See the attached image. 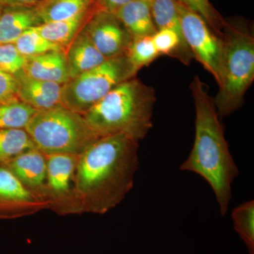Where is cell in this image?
<instances>
[{"instance_id": "6da1fadb", "label": "cell", "mask_w": 254, "mask_h": 254, "mask_svg": "<svg viewBox=\"0 0 254 254\" xmlns=\"http://www.w3.org/2000/svg\"><path fill=\"white\" fill-rule=\"evenodd\" d=\"M138 143L125 134L102 136L80 155L76 184L84 213L103 215L125 199L139 165Z\"/></svg>"}, {"instance_id": "7a4b0ae2", "label": "cell", "mask_w": 254, "mask_h": 254, "mask_svg": "<svg viewBox=\"0 0 254 254\" xmlns=\"http://www.w3.org/2000/svg\"><path fill=\"white\" fill-rule=\"evenodd\" d=\"M190 89L195 105V139L180 170L197 174L208 182L215 193L220 213L225 215L231 200L232 185L239 169L229 149L208 86L197 75Z\"/></svg>"}, {"instance_id": "3957f363", "label": "cell", "mask_w": 254, "mask_h": 254, "mask_svg": "<svg viewBox=\"0 0 254 254\" xmlns=\"http://www.w3.org/2000/svg\"><path fill=\"white\" fill-rule=\"evenodd\" d=\"M155 91L136 77L120 83L83 115L99 137L125 134L139 142L151 129Z\"/></svg>"}, {"instance_id": "277c9868", "label": "cell", "mask_w": 254, "mask_h": 254, "mask_svg": "<svg viewBox=\"0 0 254 254\" xmlns=\"http://www.w3.org/2000/svg\"><path fill=\"white\" fill-rule=\"evenodd\" d=\"M221 81L213 99L219 118L242 107L254 80V37L242 23L225 22L222 30Z\"/></svg>"}, {"instance_id": "5b68a950", "label": "cell", "mask_w": 254, "mask_h": 254, "mask_svg": "<svg viewBox=\"0 0 254 254\" xmlns=\"http://www.w3.org/2000/svg\"><path fill=\"white\" fill-rule=\"evenodd\" d=\"M25 130L45 155L79 156L100 138L83 115L62 105L37 112Z\"/></svg>"}, {"instance_id": "8992f818", "label": "cell", "mask_w": 254, "mask_h": 254, "mask_svg": "<svg viewBox=\"0 0 254 254\" xmlns=\"http://www.w3.org/2000/svg\"><path fill=\"white\" fill-rule=\"evenodd\" d=\"M136 76L126 53L110 58L63 84L61 105L83 115L115 87Z\"/></svg>"}, {"instance_id": "52a82bcc", "label": "cell", "mask_w": 254, "mask_h": 254, "mask_svg": "<svg viewBox=\"0 0 254 254\" xmlns=\"http://www.w3.org/2000/svg\"><path fill=\"white\" fill-rule=\"evenodd\" d=\"M46 155V194L50 210L60 215L84 213L76 184L80 155Z\"/></svg>"}, {"instance_id": "ba28073f", "label": "cell", "mask_w": 254, "mask_h": 254, "mask_svg": "<svg viewBox=\"0 0 254 254\" xmlns=\"http://www.w3.org/2000/svg\"><path fill=\"white\" fill-rule=\"evenodd\" d=\"M184 39L193 59L213 75L218 86L221 81L222 42L199 15L178 2Z\"/></svg>"}, {"instance_id": "9c48e42d", "label": "cell", "mask_w": 254, "mask_h": 254, "mask_svg": "<svg viewBox=\"0 0 254 254\" xmlns=\"http://www.w3.org/2000/svg\"><path fill=\"white\" fill-rule=\"evenodd\" d=\"M46 209H50L48 202L28 190L0 163V219L22 218Z\"/></svg>"}, {"instance_id": "30bf717a", "label": "cell", "mask_w": 254, "mask_h": 254, "mask_svg": "<svg viewBox=\"0 0 254 254\" xmlns=\"http://www.w3.org/2000/svg\"><path fill=\"white\" fill-rule=\"evenodd\" d=\"M84 28L95 48L106 59L125 54L133 41L114 13L98 11Z\"/></svg>"}, {"instance_id": "8fae6325", "label": "cell", "mask_w": 254, "mask_h": 254, "mask_svg": "<svg viewBox=\"0 0 254 254\" xmlns=\"http://www.w3.org/2000/svg\"><path fill=\"white\" fill-rule=\"evenodd\" d=\"M3 165L9 169L28 190L48 201L47 158L44 153L34 148L21 153Z\"/></svg>"}, {"instance_id": "7c38bea8", "label": "cell", "mask_w": 254, "mask_h": 254, "mask_svg": "<svg viewBox=\"0 0 254 254\" xmlns=\"http://www.w3.org/2000/svg\"><path fill=\"white\" fill-rule=\"evenodd\" d=\"M15 76L18 83V99L37 111L61 105L63 85L30 77L23 71Z\"/></svg>"}, {"instance_id": "4fadbf2b", "label": "cell", "mask_w": 254, "mask_h": 254, "mask_svg": "<svg viewBox=\"0 0 254 254\" xmlns=\"http://www.w3.org/2000/svg\"><path fill=\"white\" fill-rule=\"evenodd\" d=\"M23 71L27 76L36 79L64 84L70 79L66 50L26 58Z\"/></svg>"}, {"instance_id": "5bb4252c", "label": "cell", "mask_w": 254, "mask_h": 254, "mask_svg": "<svg viewBox=\"0 0 254 254\" xmlns=\"http://www.w3.org/2000/svg\"><path fill=\"white\" fill-rule=\"evenodd\" d=\"M66 58L70 79L96 67L108 60L95 48L85 28L66 48Z\"/></svg>"}, {"instance_id": "9a60e30c", "label": "cell", "mask_w": 254, "mask_h": 254, "mask_svg": "<svg viewBox=\"0 0 254 254\" xmlns=\"http://www.w3.org/2000/svg\"><path fill=\"white\" fill-rule=\"evenodd\" d=\"M114 14L133 39L152 37L158 31L152 17L150 0H132Z\"/></svg>"}, {"instance_id": "2e32d148", "label": "cell", "mask_w": 254, "mask_h": 254, "mask_svg": "<svg viewBox=\"0 0 254 254\" xmlns=\"http://www.w3.org/2000/svg\"><path fill=\"white\" fill-rule=\"evenodd\" d=\"M41 24L36 9L9 6L0 16V43H14L25 31Z\"/></svg>"}, {"instance_id": "e0dca14e", "label": "cell", "mask_w": 254, "mask_h": 254, "mask_svg": "<svg viewBox=\"0 0 254 254\" xmlns=\"http://www.w3.org/2000/svg\"><path fill=\"white\" fill-rule=\"evenodd\" d=\"M87 14L88 11H83L68 19L42 23L36 26L35 29L43 38L66 50L81 31Z\"/></svg>"}, {"instance_id": "ac0fdd59", "label": "cell", "mask_w": 254, "mask_h": 254, "mask_svg": "<svg viewBox=\"0 0 254 254\" xmlns=\"http://www.w3.org/2000/svg\"><path fill=\"white\" fill-rule=\"evenodd\" d=\"M94 0H50L36 9L42 23L72 18L88 11Z\"/></svg>"}, {"instance_id": "d6986e66", "label": "cell", "mask_w": 254, "mask_h": 254, "mask_svg": "<svg viewBox=\"0 0 254 254\" xmlns=\"http://www.w3.org/2000/svg\"><path fill=\"white\" fill-rule=\"evenodd\" d=\"M155 48L161 55L175 58L184 64L189 65L193 59V55L186 42L176 32L168 28H162L152 36Z\"/></svg>"}, {"instance_id": "ffe728a7", "label": "cell", "mask_w": 254, "mask_h": 254, "mask_svg": "<svg viewBox=\"0 0 254 254\" xmlns=\"http://www.w3.org/2000/svg\"><path fill=\"white\" fill-rule=\"evenodd\" d=\"M34 148V143L26 130L0 129V163H6Z\"/></svg>"}, {"instance_id": "44dd1931", "label": "cell", "mask_w": 254, "mask_h": 254, "mask_svg": "<svg viewBox=\"0 0 254 254\" xmlns=\"http://www.w3.org/2000/svg\"><path fill=\"white\" fill-rule=\"evenodd\" d=\"M37 112L19 100L0 104V129H25Z\"/></svg>"}, {"instance_id": "7402d4cb", "label": "cell", "mask_w": 254, "mask_h": 254, "mask_svg": "<svg viewBox=\"0 0 254 254\" xmlns=\"http://www.w3.org/2000/svg\"><path fill=\"white\" fill-rule=\"evenodd\" d=\"M150 6L157 30L162 28L173 30L184 39L177 0H150Z\"/></svg>"}, {"instance_id": "603a6c76", "label": "cell", "mask_w": 254, "mask_h": 254, "mask_svg": "<svg viewBox=\"0 0 254 254\" xmlns=\"http://www.w3.org/2000/svg\"><path fill=\"white\" fill-rule=\"evenodd\" d=\"M234 228L245 242L250 254H254V201L245 202L232 212Z\"/></svg>"}, {"instance_id": "cb8c5ba5", "label": "cell", "mask_w": 254, "mask_h": 254, "mask_svg": "<svg viewBox=\"0 0 254 254\" xmlns=\"http://www.w3.org/2000/svg\"><path fill=\"white\" fill-rule=\"evenodd\" d=\"M18 52L25 58L37 56L53 51L65 50L63 48L43 38L35 27L30 28L14 43Z\"/></svg>"}, {"instance_id": "d4e9b609", "label": "cell", "mask_w": 254, "mask_h": 254, "mask_svg": "<svg viewBox=\"0 0 254 254\" xmlns=\"http://www.w3.org/2000/svg\"><path fill=\"white\" fill-rule=\"evenodd\" d=\"M126 55L131 67L136 73L141 68L148 66L160 56L152 37L133 39L127 50Z\"/></svg>"}, {"instance_id": "484cf974", "label": "cell", "mask_w": 254, "mask_h": 254, "mask_svg": "<svg viewBox=\"0 0 254 254\" xmlns=\"http://www.w3.org/2000/svg\"><path fill=\"white\" fill-rule=\"evenodd\" d=\"M177 1L199 15L215 34L221 36L225 22L213 9L209 0H177Z\"/></svg>"}, {"instance_id": "4316f807", "label": "cell", "mask_w": 254, "mask_h": 254, "mask_svg": "<svg viewBox=\"0 0 254 254\" xmlns=\"http://www.w3.org/2000/svg\"><path fill=\"white\" fill-rule=\"evenodd\" d=\"M26 58L18 52L14 43H0V70L11 75L23 71Z\"/></svg>"}, {"instance_id": "83f0119b", "label": "cell", "mask_w": 254, "mask_h": 254, "mask_svg": "<svg viewBox=\"0 0 254 254\" xmlns=\"http://www.w3.org/2000/svg\"><path fill=\"white\" fill-rule=\"evenodd\" d=\"M16 76L0 70V104L19 100Z\"/></svg>"}, {"instance_id": "f1b7e54d", "label": "cell", "mask_w": 254, "mask_h": 254, "mask_svg": "<svg viewBox=\"0 0 254 254\" xmlns=\"http://www.w3.org/2000/svg\"><path fill=\"white\" fill-rule=\"evenodd\" d=\"M132 0H98L100 6V11L115 13L120 8L127 4Z\"/></svg>"}, {"instance_id": "f546056e", "label": "cell", "mask_w": 254, "mask_h": 254, "mask_svg": "<svg viewBox=\"0 0 254 254\" xmlns=\"http://www.w3.org/2000/svg\"><path fill=\"white\" fill-rule=\"evenodd\" d=\"M38 0H0V4L7 6H18V5L29 4Z\"/></svg>"}, {"instance_id": "4dcf8cb0", "label": "cell", "mask_w": 254, "mask_h": 254, "mask_svg": "<svg viewBox=\"0 0 254 254\" xmlns=\"http://www.w3.org/2000/svg\"><path fill=\"white\" fill-rule=\"evenodd\" d=\"M1 12H2V5L0 4V16H1Z\"/></svg>"}]
</instances>
